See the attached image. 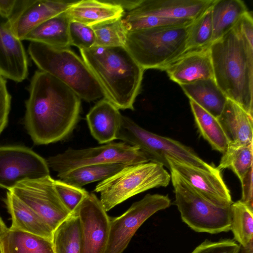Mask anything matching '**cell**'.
<instances>
[{
  "instance_id": "cell-1",
  "label": "cell",
  "mask_w": 253,
  "mask_h": 253,
  "mask_svg": "<svg viewBox=\"0 0 253 253\" xmlns=\"http://www.w3.org/2000/svg\"><path fill=\"white\" fill-rule=\"evenodd\" d=\"M25 101V127L36 145L62 140L74 129L81 98L67 85L51 75L35 71Z\"/></svg>"
},
{
  "instance_id": "cell-2",
  "label": "cell",
  "mask_w": 253,
  "mask_h": 253,
  "mask_svg": "<svg viewBox=\"0 0 253 253\" xmlns=\"http://www.w3.org/2000/svg\"><path fill=\"white\" fill-rule=\"evenodd\" d=\"M213 79L227 98L253 115V47L234 26L210 45Z\"/></svg>"
},
{
  "instance_id": "cell-3",
  "label": "cell",
  "mask_w": 253,
  "mask_h": 253,
  "mask_svg": "<svg viewBox=\"0 0 253 253\" xmlns=\"http://www.w3.org/2000/svg\"><path fill=\"white\" fill-rule=\"evenodd\" d=\"M80 51L100 85L104 98L119 109L134 110L145 70L127 49L94 45Z\"/></svg>"
},
{
  "instance_id": "cell-4",
  "label": "cell",
  "mask_w": 253,
  "mask_h": 253,
  "mask_svg": "<svg viewBox=\"0 0 253 253\" xmlns=\"http://www.w3.org/2000/svg\"><path fill=\"white\" fill-rule=\"evenodd\" d=\"M28 52L40 70L64 83L81 99L90 102L104 97L100 85L85 62L69 47L30 42Z\"/></svg>"
},
{
  "instance_id": "cell-5",
  "label": "cell",
  "mask_w": 253,
  "mask_h": 253,
  "mask_svg": "<svg viewBox=\"0 0 253 253\" xmlns=\"http://www.w3.org/2000/svg\"><path fill=\"white\" fill-rule=\"evenodd\" d=\"M189 26L156 27L127 33L125 47L144 70L164 71L187 51Z\"/></svg>"
},
{
  "instance_id": "cell-6",
  "label": "cell",
  "mask_w": 253,
  "mask_h": 253,
  "mask_svg": "<svg viewBox=\"0 0 253 253\" xmlns=\"http://www.w3.org/2000/svg\"><path fill=\"white\" fill-rule=\"evenodd\" d=\"M170 175L161 163L149 161L126 166L100 181L94 191L106 211L131 197L148 190L167 186Z\"/></svg>"
},
{
  "instance_id": "cell-7",
  "label": "cell",
  "mask_w": 253,
  "mask_h": 253,
  "mask_svg": "<svg viewBox=\"0 0 253 253\" xmlns=\"http://www.w3.org/2000/svg\"><path fill=\"white\" fill-rule=\"evenodd\" d=\"M177 206L182 221L197 232L218 234L230 230V206L222 208L211 203L175 171L170 169Z\"/></svg>"
},
{
  "instance_id": "cell-8",
  "label": "cell",
  "mask_w": 253,
  "mask_h": 253,
  "mask_svg": "<svg viewBox=\"0 0 253 253\" xmlns=\"http://www.w3.org/2000/svg\"><path fill=\"white\" fill-rule=\"evenodd\" d=\"M116 139L138 147L149 161L161 163L168 169L167 156L211 171L219 170L201 159L191 147L171 138L149 131L123 115Z\"/></svg>"
},
{
  "instance_id": "cell-9",
  "label": "cell",
  "mask_w": 253,
  "mask_h": 253,
  "mask_svg": "<svg viewBox=\"0 0 253 253\" xmlns=\"http://www.w3.org/2000/svg\"><path fill=\"white\" fill-rule=\"evenodd\" d=\"M57 176L77 168L103 164L134 165L149 162L146 155L136 146L125 142H110L100 146L81 149L69 148L46 160Z\"/></svg>"
},
{
  "instance_id": "cell-10",
  "label": "cell",
  "mask_w": 253,
  "mask_h": 253,
  "mask_svg": "<svg viewBox=\"0 0 253 253\" xmlns=\"http://www.w3.org/2000/svg\"><path fill=\"white\" fill-rule=\"evenodd\" d=\"M170 205L168 195L147 194L121 215L110 218L108 239L104 253H123L141 225L153 214Z\"/></svg>"
},
{
  "instance_id": "cell-11",
  "label": "cell",
  "mask_w": 253,
  "mask_h": 253,
  "mask_svg": "<svg viewBox=\"0 0 253 253\" xmlns=\"http://www.w3.org/2000/svg\"><path fill=\"white\" fill-rule=\"evenodd\" d=\"M54 181L49 175L22 181L8 190L37 213L53 231L72 213L59 197Z\"/></svg>"
},
{
  "instance_id": "cell-12",
  "label": "cell",
  "mask_w": 253,
  "mask_h": 253,
  "mask_svg": "<svg viewBox=\"0 0 253 253\" xmlns=\"http://www.w3.org/2000/svg\"><path fill=\"white\" fill-rule=\"evenodd\" d=\"M46 161L22 145L0 146V188L10 190L18 183L49 175Z\"/></svg>"
},
{
  "instance_id": "cell-13",
  "label": "cell",
  "mask_w": 253,
  "mask_h": 253,
  "mask_svg": "<svg viewBox=\"0 0 253 253\" xmlns=\"http://www.w3.org/2000/svg\"><path fill=\"white\" fill-rule=\"evenodd\" d=\"M80 226V253H104L110 229V217L100 200L92 193L74 211Z\"/></svg>"
},
{
  "instance_id": "cell-14",
  "label": "cell",
  "mask_w": 253,
  "mask_h": 253,
  "mask_svg": "<svg viewBox=\"0 0 253 253\" xmlns=\"http://www.w3.org/2000/svg\"><path fill=\"white\" fill-rule=\"evenodd\" d=\"M169 169L175 171L208 201L220 208L230 206L233 202L230 190L220 170L211 171L167 156Z\"/></svg>"
},
{
  "instance_id": "cell-15",
  "label": "cell",
  "mask_w": 253,
  "mask_h": 253,
  "mask_svg": "<svg viewBox=\"0 0 253 253\" xmlns=\"http://www.w3.org/2000/svg\"><path fill=\"white\" fill-rule=\"evenodd\" d=\"M214 0H136L125 11L123 17L153 15L194 20Z\"/></svg>"
},
{
  "instance_id": "cell-16",
  "label": "cell",
  "mask_w": 253,
  "mask_h": 253,
  "mask_svg": "<svg viewBox=\"0 0 253 253\" xmlns=\"http://www.w3.org/2000/svg\"><path fill=\"white\" fill-rule=\"evenodd\" d=\"M29 62L24 47L13 33L8 20L0 14V74L20 83L28 75Z\"/></svg>"
},
{
  "instance_id": "cell-17",
  "label": "cell",
  "mask_w": 253,
  "mask_h": 253,
  "mask_svg": "<svg viewBox=\"0 0 253 253\" xmlns=\"http://www.w3.org/2000/svg\"><path fill=\"white\" fill-rule=\"evenodd\" d=\"M164 71L179 85L213 78L210 45L187 51Z\"/></svg>"
},
{
  "instance_id": "cell-18",
  "label": "cell",
  "mask_w": 253,
  "mask_h": 253,
  "mask_svg": "<svg viewBox=\"0 0 253 253\" xmlns=\"http://www.w3.org/2000/svg\"><path fill=\"white\" fill-rule=\"evenodd\" d=\"M73 1L30 0L29 4L11 23V30L20 41L38 26L66 11Z\"/></svg>"
},
{
  "instance_id": "cell-19",
  "label": "cell",
  "mask_w": 253,
  "mask_h": 253,
  "mask_svg": "<svg viewBox=\"0 0 253 253\" xmlns=\"http://www.w3.org/2000/svg\"><path fill=\"white\" fill-rule=\"evenodd\" d=\"M122 116L119 109L104 98L91 108L86 120L94 139L100 144H106L117 139Z\"/></svg>"
},
{
  "instance_id": "cell-20",
  "label": "cell",
  "mask_w": 253,
  "mask_h": 253,
  "mask_svg": "<svg viewBox=\"0 0 253 253\" xmlns=\"http://www.w3.org/2000/svg\"><path fill=\"white\" fill-rule=\"evenodd\" d=\"M66 12L71 20L92 26L122 18L125 10L117 0H82L73 1Z\"/></svg>"
},
{
  "instance_id": "cell-21",
  "label": "cell",
  "mask_w": 253,
  "mask_h": 253,
  "mask_svg": "<svg viewBox=\"0 0 253 253\" xmlns=\"http://www.w3.org/2000/svg\"><path fill=\"white\" fill-rule=\"evenodd\" d=\"M217 119L228 143H253V116L238 104L228 99Z\"/></svg>"
},
{
  "instance_id": "cell-22",
  "label": "cell",
  "mask_w": 253,
  "mask_h": 253,
  "mask_svg": "<svg viewBox=\"0 0 253 253\" xmlns=\"http://www.w3.org/2000/svg\"><path fill=\"white\" fill-rule=\"evenodd\" d=\"M4 202L11 217L10 229L28 232L52 241L53 231L31 208L9 191L6 193Z\"/></svg>"
},
{
  "instance_id": "cell-23",
  "label": "cell",
  "mask_w": 253,
  "mask_h": 253,
  "mask_svg": "<svg viewBox=\"0 0 253 253\" xmlns=\"http://www.w3.org/2000/svg\"><path fill=\"white\" fill-rule=\"evenodd\" d=\"M180 86L189 99L216 118L221 114L228 99L213 78Z\"/></svg>"
},
{
  "instance_id": "cell-24",
  "label": "cell",
  "mask_w": 253,
  "mask_h": 253,
  "mask_svg": "<svg viewBox=\"0 0 253 253\" xmlns=\"http://www.w3.org/2000/svg\"><path fill=\"white\" fill-rule=\"evenodd\" d=\"M70 21L66 11L60 13L38 26L26 36L24 40L53 46L69 47Z\"/></svg>"
},
{
  "instance_id": "cell-25",
  "label": "cell",
  "mask_w": 253,
  "mask_h": 253,
  "mask_svg": "<svg viewBox=\"0 0 253 253\" xmlns=\"http://www.w3.org/2000/svg\"><path fill=\"white\" fill-rule=\"evenodd\" d=\"M213 26L211 43L232 29L248 10L241 0H214L211 7Z\"/></svg>"
},
{
  "instance_id": "cell-26",
  "label": "cell",
  "mask_w": 253,
  "mask_h": 253,
  "mask_svg": "<svg viewBox=\"0 0 253 253\" xmlns=\"http://www.w3.org/2000/svg\"><path fill=\"white\" fill-rule=\"evenodd\" d=\"M0 243L3 253H54L52 241L10 228Z\"/></svg>"
},
{
  "instance_id": "cell-27",
  "label": "cell",
  "mask_w": 253,
  "mask_h": 253,
  "mask_svg": "<svg viewBox=\"0 0 253 253\" xmlns=\"http://www.w3.org/2000/svg\"><path fill=\"white\" fill-rule=\"evenodd\" d=\"M195 122L201 135L210 144L212 149L223 153L228 140L216 118L189 99Z\"/></svg>"
},
{
  "instance_id": "cell-28",
  "label": "cell",
  "mask_w": 253,
  "mask_h": 253,
  "mask_svg": "<svg viewBox=\"0 0 253 253\" xmlns=\"http://www.w3.org/2000/svg\"><path fill=\"white\" fill-rule=\"evenodd\" d=\"M123 163L92 165L77 168L58 176L62 181L77 187L103 181L117 173L126 166Z\"/></svg>"
},
{
  "instance_id": "cell-29",
  "label": "cell",
  "mask_w": 253,
  "mask_h": 253,
  "mask_svg": "<svg viewBox=\"0 0 253 253\" xmlns=\"http://www.w3.org/2000/svg\"><path fill=\"white\" fill-rule=\"evenodd\" d=\"M54 253H80V226L78 216L73 212L53 231Z\"/></svg>"
},
{
  "instance_id": "cell-30",
  "label": "cell",
  "mask_w": 253,
  "mask_h": 253,
  "mask_svg": "<svg viewBox=\"0 0 253 253\" xmlns=\"http://www.w3.org/2000/svg\"><path fill=\"white\" fill-rule=\"evenodd\" d=\"M253 144L228 143L217 168L231 169L241 180L253 166Z\"/></svg>"
},
{
  "instance_id": "cell-31",
  "label": "cell",
  "mask_w": 253,
  "mask_h": 253,
  "mask_svg": "<svg viewBox=\"0 0 253 253\" xmlns=\"http://www.w3.org/2000/svg\"><path fill=\"white\" fill-rule=\"evenodd\" d=\"M232 231L235 241L243 247L253 242V209L240 200L230 205Z\"/></svg>"
},
{
  "instance_id": "cell-32",
  "label": "cell",
  "mask_w": 253,
  "mask_h": 253,
  "mask_svg": "<svg viewBox=\"0 0 253 253\" xmlns=\"http://www.w3.org/2000/svg\"><path fill=\"white\" fill-rule=\"evenodd\" d=\"M211 5L189 26L187 51L211 44L213 36Z\"/></svg>"
},
{
  "instance_id": "cell-33",
  "label": "cell",
  "mask_w": 253,
  "mask_h": 253,
  "mask_svg": "<svg viewBox=\"0 0 253 253\" xmlns=\"http://www.w3.org/2000/svg\"><path fill=\"white\" fill-rule=\"evenodd\" d=\"M96 36L95 45L103 47L125 46L127 32L121 18L91 26Z\"/></svg>"
},
{
  "instance_id": "cell-34",
  "label": "cell",
  "mask_w": 253,
  "mask_h": 253,
  "mask_svg": "<svg viewBox=\"0 0 253 253\" xmlns=\"http://www.w3.org/2000/svg\"><path fill=\"white\" fill-rule=\"evenodd\" d=\"M193 21L153 15L136 17H122L121 18L123 25L127 33L156 27L187 26Z\"/></svg>"
},
{
  "instance_id": "cell-35",
  "label": "cell",
  "mask_w": 253,
  "mask_h": 253,
  "mask_svg": "<svg viewBox=\"0 0 253 253\" xmlns=\"http://www.w3.org/2000/svg\"><path fill=\"white\" fill-rule=\"evenodd\" d=\"M69 37L70 45L79 49H89L96 44V36L92 27L77 21L71 20Z\"/></svg>"
},
{
  "instance_id": "cell-36",
  "label": "cell",
  "mask_w": 253,
  "mask_h": 253,
  "mask_svg": "<svg viewBox=\"0 0 253 253\" xmlns=\"http://www.w3.org/2000/svg\"><path fill=\"white\" fill-rule=\"evenodd\" d=\"M54 186L62 203L71 213L89 193L82 187L67 184L60 179L54 180Z\"/></svg>"
},
{
  "instance_id": "cell-37",
  "label": "cell",
  "mask_w": 253,
  "mask_h": 253,
  "mask_svg": "<svg viewBox=\"0 0 253 253\" xmlns=\"http://www.w3.org/2000/svg\"><path fill=\"white\" fill-rule=\"evenodd\" d=\"M240 247L233 239H224L216 242L206 240L191 253H238Z\"/></svg>"
},
{
  "instance_id": "cell-38",
  "label": "cell",
  "mask_w": 253,
  "mask_h": 253,
  "mask_svg": "<svg viewBox=\"0 0 253 253\" xmlns=\"http://www.w3.org/2000/svg\"><path fill=\"white\" fill-rule=\"evenodd\" d=\"M11 97L6 85V81L0 74V135L6 126L11 106Z\"/></svg>"
},
{
  "instance_id": "cell-39",
  "label": "cell",
  "mask_w": 253,
  "mask_h": 253,
  "mask_svg": "<svg viewBox=\"0 0 253 253\" xmlns=\"http://www.w3.org/2000/svg\"><path fill=\"white\" fill-rule=\"evenodd\" d=\"M30 0H0V14L13 22L27 6Z\"/></svg>"
},
{
  "instance_id": "cell-40",
  "label": "cell",
  "mask_w": 253,
  "mask_h": 253,
  "mask_svg": "<svg viewBox=\"0 0 253 253\" xmlns=\"http://www.w3.org/2000/svg\"><path fill=\"white\" fill-rule=\"evenodd\" d=\"M242 37L253 47V19L249 11L246 12L235 25Z\"/></svg>"
},
{
  "instance_id": "cell-41",
  "label": "cell",
  "mask_w": 253,
  "mask_h": 253,
  "mask_svg": "<svg viewBox=\"0 0 253 253\" xmlns=\"http://www.w3.org/2000/svg\"><path fill=\"white\" fill-rule=\"evenodd\" d=\"M242 186V198L240 201L253 209V166L240 180Z\"/></svg>"
},
{
  "instance_id": "cell-42",
  "label": "cell",
  "mask_w": 253,
  "mask_h": 253,
  "mask_svg": "<svg viewBox=\"0 0 253 253\" xmlns=\"http://www.w3.org/2000/svg\"><path fill=\"white\" fill-rule=\"evenodd\" d=\"M8 229L9 228L6 227L1 218L0 217V242L6 234Z\"/></svg>"
},
{
  "instance_id": "cell-43",
  "label": "cell",
  "mask_w": 253,
  "mask_h": 253,
  "mask_svg": "<svg viewBox=\"0 0 253 253\" xmlns=\"http://www.w3.org/2000/svg\"><path fill=\"white\" fill-rule=\"evenodd\" d=\"M238 253H253V242L246 247L240 246Z\"/></svg>"
},
{
  "instance_id": "cell-44",
  "label": "cell",
  "mask_w": 253,
  "mask_h": 253,
  "mask_svg": "<svg viewBox=\"0 0 253 253\" xmlns=\"http://www.w3.org/2000/svg\"><path fill=\"white\" fill-rule=\"evenodd\" d=\"M0 253H3L2 247L1 248V249L0 250Z\"/></svg>"
},
{
  "instance_id": "cell-45",
  "label": "cell",
  "mask_w": 253,
  "mask_h": 253,
  "mask_svg": "<svg viewBox=\"0 0 253 253\" xmlns=\"http://www.w3.org/2000/svg\"><path fill=\"white\" fill-rule=\"evenodd\" d=\"M1 245H0V250L1 249Z\"/></svg>"
}]
</instances>
